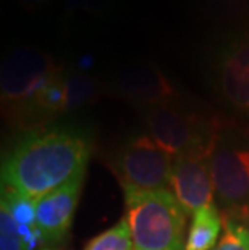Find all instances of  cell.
<instances>
[{
	"label": "cell",
	"mask_w": 249,
	"mask_h": 250,
	"mask_svg": "<svg viewBox=\"0 0 249 250\" xmlns=\"http://www.w3.org/2000/svg\"><path fill=\"white\" fill-rule=\"evenodd\" d=\"M212 71L217 92L225 104L249 116V31L220 47Z\"/></svg>",
	"instance_id": "cell-7"
},
{
	"label": "cell",
	"mask_w": 249,
	"mask_h": 250,
	"mask_svg": "<svg viewBox=\"0 0 249 250\" xmlns=\"http://www.w3.org/2000/svg\"><path fill=\"white\" fill-rule=\"evenodd\" d=\"M210 148L175 157L170 188L186 215L214 205V183L210 174Z\"/></svg>",
	"instance_id": "cell-8"
},
{
	"label": "cell",
	"mask_w": 249,
	"mask_h": 250,
	"mask_svg": "<svg viewBox=\"0 0 249 250\" xmlns=\"http://www.w3.org/2000/svg\"><path fill=\"white\" fill-rule=\"evenodd\" d=\"M44 250H52V249H44Z\"/></svg>",
	"instance_id": "cell-20"
},
{
	"label": "cell",
	"mask_w": 249,
	"mask_h": 250,
	"mask_svg": "<svg viewBox=\"0 0 249 250\" xmlns=\"http://www.w3.org/2000/svg\"><path fill=\"white\" fill-rule=\"evenodd\" d=\"M50 2H52V0H20V3L23 5V7L29 8V10L45 7V5H49Z\"/></svg>",
	"instance_id": "cell-19"
},
{
	"label": "cell",
	"mask_w": 249,
	"mask_h": 250,
	"mask_svg": "<svg viewBox=\"0 0 249 250\" xmlns=\"http://www.w3.org/2000/svg\"><path fill=\"white\" fill-rule=\"evenodd\" d=\"M135 250H186V213L172 190H123Z\"/></svg>",
	"instance_id": "cell-2"
},
{
	"label": "cell",
	"mask_w": 249,
	"mask_h": 250,
	"mask_svg": "<svg viewBox=\"0 0 249 250\" xmlns=\"http://www.w3.org/2000/svg\"><path fill=\"white\" fill-rule=\"evenodd\" d=\"M146 125L149 136L173 157L212 148L217 136L207 121L175 104L147 108Z\"/></svg>",
	"instance_id": "cell-5"
},
{
	"label": "cell",
	"mask_w": 249,
	"mask_h": 250,
	"mask_svg": "<svg viewBox=\"0 0 249 250\" xmlns=\"http://www.w3.org/2000/svg\"><path fill=\"white\" fill-rule=\"evenodd\" d=\"M209 162L217 204L224 210L249 208V132L217 131Z\"/></svg>",
	"instance_id": "cell-4"
},
{
	"label": "cell",
	"mask_w": 249,
	"mask_h": 250,
	"mask_svg": "<svg viewBox=\"0 0 249 250\" xmlns=\"http://www.w3.org/2000/svg\"><path fill=\"white\" fill-rule=\"evenodd\" d=\"M91 142L67 126L33 127L8 148L2 160V186L33 200L84 173Z\"/></svg>",
	"instance_id": "cell-1"
},
{
	"label": "cell",
	"mask_w": 249,
	"mask_h": 250,
	"mask_svg": "<svg viewBox=\"0 0 249 250\" xmlns=\"http://www.w3.org/2000/svg\"><path fill=\"white\" fill-rule=\"evenodd\" d=\"M194 3L215 20H235L248 12L249 0H194Z\"/></svg>",
	"instance_id": "cell-16"
},
{
	"label": "cell",
	"mask_w": 249,
	"mask_h": 250,
	"mask_svg": "<svg viewBox=\"0 0 249 250\" xmlns=\"http://www.w3.org/2000/svg\"><path fill=\"white\" fill-rule=\"evenodd\" d=\"M83 179L84 173L36 200V220L47 246H57L67 239L81 195Z\"/></svg>",
	"instance_id": "cell-9"
},
{
	"label": "cell",
	"mask_w": 249,
	"mask_h": 250,
	"mask_svg": "<svg viewBox=\"0 0 249 250\" xmlns=\"http://www.w3.org/2000/svg\"><path fill=\"white\" fill-rule=\"evenodd\" d=\"M62 89V115L96 102L102 94V86L96 78L81 71L65 70L60 81Z\"/></svg>",
	"instance_id": "cell-12"
},
{
	"label": "cell",
	"mask_w": 249,
	"mask_h": 250,
	"mask_svg": "<svg viewBox=\"0 0 249 250\" xmlns=\"http://www.w3.org/2000/svg\"><path fill=\"white\" fill-rule=\"evenodd\" d=\"M175 157L151 136H137L118 152L115 171L123 190L168 189Z\"/></svg>",
	"instance_id": "cell-6"
},
{
	"label": "cell",
	"mask_w": 249,
	"mask_h": 250,
	"mask_svg": "<svg viewBox=\"0 0 249 250\" xmlns=\"http://www.w3.org/2000/svg\"><path fill=\"white\" fill-rule=\"evenodd\" d=\"M0 204L7 207L8 211L12 213L28 250L47 249V242L44 236H42L38 220H36V200L2 186V200H0Z\"/></svg>",
	"instance_id": "cell-11"
},
{
	"label": "cell",
	"mask_w": 249,
	"mask_h": 250,
	"mask_svg": "<svg viewBox=\"0 0 249 250\" xmlns=\"http://www.w3.org/2000/svg\"><path fill=\"white\" fill-rule=\"evenodd\" d=\"M113 0H65L67 17H97L109 12Z\"/></svg>",
	"instance_id": "cell-18"
},
{
	"label": "cell",
	"mask_w": 249,
	"mask_h": 250,
	"mask_svg": "<svg viewBox=\"0 0 249 250\" xmlns=\"http://www.w3.org/2000/svg\"><path fill=\"white\" fill-rule=\"evenodd\" d=\"M214 250H249V226L240 218L225 216V228Z\"/></svg>",
	"instance_id": "cell-15"
},
{
	"label": "cell",
	"mask_w": 249,
	"mask_h": 250,
	"mask_svg": "<svg viewBox=\"0 0 249 250\" xmlns=\"http://www.w3.org/2000/svg\"><path fill=\"white\" fill-rule=\"evenodd\" d=\"M0 250H28L12 213L2 204H0Z\"/></svg>",
	"instance_id": "cell-17"
},
{
	"label": "cell",
	"mask_w": 249,
	"mask_h": 250,
	"mask_svg": "<svg viewBox=\"0 0 249 250\" xmlns=\"http://www.w3.org/2000/svg\"><path fill=\"white\" fill-rule=\"evenodd\" d=\"M84 250H135L126 218H121L110 229L91 239Z\"/></svg>",
	"instance_id": "cell-14"
},
{
	"label": "cell",
	"mask_w": 249,
	"mask_h": 250,
	"mask_svg": "<svg viewBox=\"0 0 249 250\" xmlns=\"http://www.w3.org/2000/svg\"><path fill=\"white\" fill-rule=\"evenodd\" d=\"M113 89L120 97L147 108L173 104L177 99L170 79L152 66L137 65L121 70L113 79Z\"/></svg>",
	"instance_id": "cell-10"
},
{
	"label": "cell",
	"mask_w": 249,
	"mask_h": 250,
	"mask_svg": "<svg viewBox=\"0 0 249 250\" xmlns=\"http://www.w3.org/2000/svg\"><path fill=\"white\" fill-rule=\"evenodd\" d=\"M63 70L49 54L34 47H17L10 52L0 71L2 105L10 118L31 125L36 104Z\"/></svg>",
	"instance_id": "cell-3"
},
{
	"label": "cell",
	"mask_w": 249,
	"mask_h": 250,
	"mask_svg": "<svg viewBox=\"0 0 249 250\" xmlns=\"http://www.w3.org/2000/svg\"><path fill=\"white\" fill-rule=\"evenodd\" d=\"M220 231L222 216L215 204L194 211L186 236V250H214L220 241Z\"/></svg>",
	"instance_id": "cell-13"
}]
</instances>
